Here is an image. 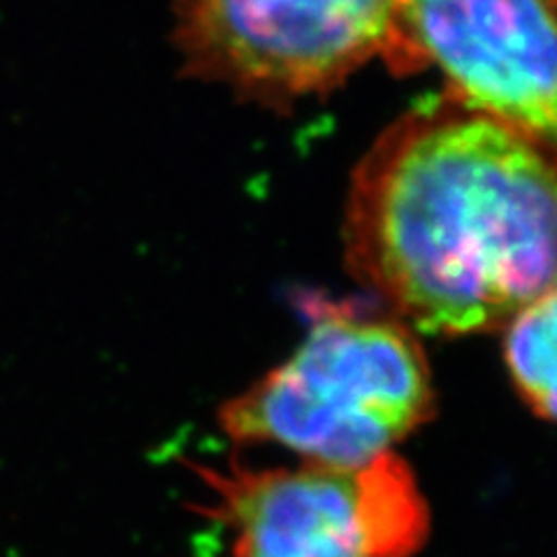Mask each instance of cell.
Wrapping results in <instances>:
<instances>
[{
	"mask_svg": "<svg viewBox=\"0 0 557 557\" xmlns=\"http://www.w3.org/2000/svg\"><path fill=\"white\" fill-rule=\"evenodd\" d=\"M388 61L437 65L458 104L557 156V0H405Z\"/></svg>",
	"mask_w": 557,
	"mask_h": 557,
	"instance_id": "cell-5",
	"label": "cell"
},
{
	"mask_svg": "<svg viewBox=\"0 0 557 557\" xmlns=\"http://www.w3.org/2000/svg\"><path fill=\"white\" fill-rule=\"evenodd\" d=\"M399 0H174L184 73L244 98L288 102L393 57Z\"/></svg>",
	"mask_w": 557,
	"mask_h": 557,
	"instance_id": "cell-4",
	"label": "cell"
},
{
	"mask_svg": "<svg viewBox=\"0 0 557 557\" xmlns=\"http://www.w3.org/2000/svg\"><path fill=\"white\" fill-rule=\"evenodd\" d=\"M346 251L407 327H507L557 286V156L456 100L430 102L358 165Z\"/></svg>",
	"mask_w": 557,
	"mask_h": 557,
	"instance_id": "cell-1",
	"label": "cell"
},
{
	"mask_svg": "<svg viewBox=\"0 0 557 557\" xmlns=\"http://www.w3.org/2000/svg\"><path fill=\"white\" fill-rule=\"evenodd\" d=\"M504 362L522 403L557 425V286L507 325Z\"/></svg>",
	"mask_w": 557,
	"mask_h": 557,
	"instance_id": "cell-6",
	"label": "cell"
},
{
	"mask_svg": "<svg viewBox=\"0 0 557 557\" xmlns=\"http://www.w3.org/2000/svg\"><path fill=\"white\" fill-rule=\"evenodd\" d=\"M405 3V0H399V5H403Z\"/></svg>",
	"mask_w": 557,
	"mask_h": 557,
	"instance_id": "cell-7",
	"label": "cell"
},
{
	"mask_svg": "<svg viewBox=\"0 0 557 557\" xmlns=\"http://www.w3.org/2000/svg\"><path fill=\"white\" fill-rule=\"evenodd\" d=\"M305 342L219 411L237 444H274L302 465L358 469L395 453L434 413L423 346L395 317L305 300Z\"/></svg>",
	"mask_w": 557,
	"mask_h": 557,
	"instance_id": "cell-2",
	"label": "cell"
},
{
	"mask_svg": "<svg viewBox=\"0 0 557 557\" xmlns=\"http://www.w3.org/2000/svg\"><path fill=\"white\" fill-rule=\"evenodd\" d=\"M225 557H411L430 534L411 467L388 453L358 469L196 467Z\"/></svg>",
	"mask_w": 557,
	"mask_h": 557,
	"instance_id": "cell-3",
	"label": "cell"
}]
</instances>
